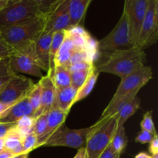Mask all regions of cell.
I'll return each instance as SVG.
<instances>
[{
    "label": "cell",
    "instance_id": "obj_27",
    "mask_svg": "<svg viewBox=\"0 0 158 158\" xmlns=\"http://www.w3.org/2000/svg\"><path fill=\"white\" fill-rule=\"evenodd\" d=\"M9 59L0 60V91L14 76L16 75V73L14 72L11 68Z\"/></svg>",
    "mask_w": 158,
    "mask_h": 158
},
{
    "label": "cell",
    "instance_id": "obj_44",
    "mask_svg": "<svg viewBox=\"0 0 158 158\" xmlns=\"http://www.w3.org/2000/svg\"><path fill=\"white\" fill-rule=\"evenodd\" d=\"M9 2V0H0V11L6 7Z\"/></svg>",
    "mask_w": 158,
    "mask_h": 158
},
{
    "label": "cell",
    "instance_id": "obj_13",
    "mask_svg": "<svg viewBox=\"0 0 158 158\" xmlns=\"http://www.w3.org/2000/svg\"><path fill=\"white\" fill-rule=\"evenodd\" d=\"M42 87V96H41V106L40 110L35 114V118L38 117L44 113H48L49 110L54 106L56 100V88L54 85L52 80L47 76H43L40 80Z\"/></svg>",
    "mask_w": 158,
    "mask_h": 158
},
{
    "label": "cell",
    "instance_id": "obj_28",
    "mask_svg": "<svg viewBox=\"0 0 158 158\" xmlns=\"http://www.w3.org/2000/svg\"><path fill=\"white\" fill-rule=\"evenodd\" d=\"M41 96L42 87L40 83L38 82L37 83H35V86L28 96V99H29V101L32 106V110H33L34 118L41 106Z\"/></svg>",
    "mask_w": 158,
    "mask_h": 158
},
{
    "label": "cell",
    "instance_id": "obj_30",
    "mask_svg": "<svg viewBox=\"0 0 158 158\" xmlns=\"http://www.w3.org/2000/svg\"><path fill=\"white\" fill-rule=\"evenodd\" d=\"M47 117L48 113H44L35 118V123L32 127V132L34 133L37 137V141L39 139L41 138L46 131V125H47Z\"/></svg>",
    "mask_w": 158,
    "mask_h": 158
},
{
    "label": "cell",
    "instance_id": "obj_7",
    "mask_svg": "<svg viewBox=\"0 0 158 158\" xmlns=\"http://www.w3.org/2000/svg\"><path fill=\"white\" fill-rule=\"evenodd\" d=\"M134 46L130 40L128 19L124 10L118 23L106 36L97 42V49L103 53L125 50Z\"/></svg>",
    "mask_w": 158,
    "mask_h": 158
},
{
    "label": "cell",
    "instance_id": "obj_45",
    "mask_svg": "<svg viewBox=\"0 0 158 158\" xmlns=\"http://www.w3.org/2000/svg\"><path fill=\"white\" fill-rule=\"evenodd\" d=\"M5 150V142L4 139L0 138V153Z\"/></svg>",
    "mask_w": 158,
    "mask_h": 158
},
{
    "label": "cell",
    "instance_id": "obj_41",
    "mask_svg": "<svg viewBox=\"0 0 158 158\" xmlns=\"http://www.w3.org/2000/svg\"><path fill=\"white\" fill-rule=\"evenodd\" d=\"M73 158H86V149L85 148H80L78 150L77 154L75 155V157Z\"/></svg>",
    "mask_w": 158,
    "mask_h": 158
},
{
    "label": "cell",
    "instance_id": "obj_3",
    "mask_svg": "<svg viewBox=\"0 0 158 158\" xmlns=\"http://www.w3.org/2000/svg\"><path fill=\"white\" fill-rule=\"evenodd\" d=\"M118 114L105 119H99L95 129L89 134L86 140V158H99L110 144L117 127Z\"/></svg>",
    "mask_w": 158,
    "mask_h": 158
},
{
    "label": "cell",
    "instance_id": "obj_4",
    "mask_svg": "<svg viewBox=\"0 0 158 158\" xmlns=\"http://www.w3.org/2000/svg\"><path fill=\"white\" fill-rule=\"evenodd\" d=\"M9 60L11 68L15 73L29 74L39 78L43 77V67L35 50V42L15 48Z\"/></svg>",
    "mask_w": 158,
    "mask_h": 158
},
{
    "label": "cell",
    "instance_id": "obj_6",
    "mask_svg": "<svg viewBox=\"0 0 158 158\" xmlns=\"http://www.w3.org/2000/svg\"><path fill=\"white\" fill-rule=\"evenodd\" d=\"M97 125V123H95L89 127L71 130L63 123L47 139L43 146L66 147L78 150L85 148L89 134Z\"/></svg>",
    "mask_w": 158,
    "mask_h": 158
},
{
    "label": "cell",
    "instance_id": "obj_35",
    "mask_svg": "<svg viewBox=\"0 0 158 158\" xmlns=\"http://www.w3.org/2000/svg\"><path fill=\"white\" fill-rule=\"evenodd\" d=\"M94 64V63H87V62H80V63H74V64L70 65L67 66L69 73L74 72H80V71H85L89 70L91 68V66Z\"/></svg>",
    "mask_w": 158,
    "mask_h": 158
},
{
    "label": "cell",
    "instance_id": "obj_18",
    "mask_svg": "<svg viewBox=\"0 0 158 158\" xmlns=\"http://www.w3.org/2000/svg\"><path fill=\"white\" fill-rule=\"evenodd\" d=\"M26 116L33 117V110L28 97L15 103L12 106L9 114L5 118L0 120L2 123H15L20 118Z\"/></svg>",
    "mask_w": 158,
    "mask_h": 158
},
{
    "label": "cell",
    "instance_id": "obj_37",
    "mask_svg": "<svg viewBox=\"0 0 158 158\" xmlns=\"http://www.w3.org/2000/svg\"><path fill=\"white\" fill-rule=\"evenodd\" d=\"M15 127V123H2L0 122V138L4 139L8 133Z\"/></svg>",
    "mask_w": 158,
    "mask_h": 158
},
{
    "label": "cell",
    "instance_id": "obj_1",
    "mask_svg": "<svg viewBox=\"0 0 158 158\" xmlns=\"http://www.w3.org/2000/svg\"><path fill=\"white\" fill-rule=\"evenodd\" d=\"M146 57L143 49L134 46L125 50L104 53V59L95 66L99 73H106L123 79L144 66Z\"/></svg>",
    "mask_w": 158,
    "mask_h": 158
},
{
    "label": "cell",
    "instance_id": "obj_9",
    "mask_svg": "<svg viewBox=\"0 0 158 158\" xmlns=\"http://www.w3.org/2000/svg\"><path fill=\"white\" fill-rule=\"evenodd\" d=\"M35 86L30 78L22 75L14 76L0 91V102L12 106L29 96Z\"/></svg>",
    "mask_w": 158,
    "mask_h": 158
},
{
    "label": "cell",
    "instance_id": "obj_36",
    "mask_svg": "<svg viewBox=\"0 0 158 158\" xmlns=\"http://www.w3.org/2000/svg\"><path fill=\"white\" fill-rule=\"evenodd\" d=\"M155 134H153L152 133H150L148 131H143L142 130L138 134H137V137L135 139V141L137 143H142V144H145V143H149L152 140L153 137Z\"/></svg>",
    "mask_w": 158,
    "mask_h": 158
},
{
    "label": "cell",
    "instance_id": "obj_19",
    "mask_svg": "<svg viewBox=\"0 0 158 158\" xmlns=\"http://www.w3.org/2000/svg\"><path fill=\"white\" fill-rule=\"evenodd\" d=\"M77 49H80L77 48L74 44L72 39L69 36L66 30V34H65V38L60 46V49L58 51L55 60V66H67L69 60L73 52L77 51Z\"/></svg>",
    "mask_w": 158,
    "mask_h": 158
},
{
    "label": "cell",
    "instance_id": "obj_46",
    "mask_svg": "<svg viewBox=\"0 0 158 158\" xmlns=\"http://www.w3.org/2000/svg\"><path fill=\"white\" fill-rule=\"evenodd\" d=\"M12 158H29V154H19V155H15Z\"/></svg>",
    "mask_w": 158,
    "mask_h": 158
},
{
    "label": "cell",
    "instance_id": "obj_22",
    "mask_svg": "<svg viewBox=\"0 0 158 158\" xmlns=\"http://www.w3.org/2000/svg\"><path fill=\"white\" fill-rule=\"evenodd\" d=\"M138 93V90L134 91V92L128 94L125 97L120 98V100H117V101L114 102L112 103H109L106 107V109L103 110L100 119H105L107 118V117H113L116 114H118L126 105H127L131 100H134L137 97Z\"/></svg>",
    "mask_w": 158,
    "mask_h": 158
},
{
    "label": "cell",
    "instance_id": "obj_34",
    "mask_svg": "<svg viewBox=\"0 0 158 158\" xmlns=\"http://www.w3.org/2000/svg\"><path fill=\"white\" fill-rule=\"evenodd\" d=\"M15 52V49L9 44L0 33V60L9 59Z\"/></svg>",
    "mask_w": 158,
    "mask_h": 158
},
{
    "label": "cell",
    "instance_id": "obj_25",
    "mask_svg": "<svg viewBox=\"0 0 158 158\" xmlns=\"http://www.w3.org/2000/svg\"><path fill=\"white\" fill-rule=\"evenodd\" d=\"M140 106V99L137 96L134 100H131L127 105H126L118 114L117 126H123L125 122L138 110Z\"/></svg>",
    "mask_w": 158,
    "mask_h": 158
},
{
    "label": "cell",
    "instance_id": "obj_39",
    "mask_svg": "<svg viewBox=\"0 0 158 158\" xmlns=\"http://www.w3.org/2000/svg\"><path fill=\"white\" fill-rule=\"evenodd\" d=\"M149 151L151 154H158V137L157 134H155L153 137L152 140L150 142Z\"/></svg>",
    "mask_w": 158,
    "mask_h": 158
},
{
    "label": "cell",
    "instance_id": "obj_2",
    "mask_svg": "<svg viewBox=\"0 0 158 158\" xmlns=\"http://www.w3.org/2000/svg\"><path fill=\"white\" fill-rule=\"evenodd\" d=\"M45 14L0 29L2 38L14 49L27 43L35 42L43 32Z\"/></svg>",
    "mask_w": 158,
    "mask_h": 158
},
{
    "label": "cell",
    "instance_id": "obj_16",
    "mask_svg": "<svg viewBox=\"0 0 158 158\" xmlns=\"http://www.w3.org/2000/svg\"><path fill=\"white\" fill-rule=\"evenodd\" d=\"M52 33L43 32L35 41V50L41 63L43 70L47 73L49 66V56Z\"/></svg>",
    "mask_w": 158,
    "mask_h": 158
},
{
    "label": "cell",
    "instance_id": "obj_43",
    "mask_svg": "<svg viewBox=\"0 0 158 158\" xmlns=\"http://www.w3.org/2000/svg\"><path fill=\"white\" fill-rule=\"evenodd\" d=\"M135 158H151V156L146 152H140L136 155Z\"/></svg>",
    "mask_w": 158,
    "mask_h": 158
},
{
    "label": "cell",
    "instance_id": "obj_31",
    "mask_svg": "<svg viewBox=\"0 0 158 158\" xmlns=\"http://www.w3.org/2000/svg\"><path fill=\"white\" fill-rule=\"evenodd\" d=\"M23 154H29L34 149L37 148V137L34 133L30 132L25 136L22 141Z\"/></svg>",
    "mask_w": 158,
    "mask_h": 158
},
{
    "label": "cell",
    "instance_id": "obj_14",
    "mask_svg": "<svg viewBox=\"0 0 158 158\" xmlns=\"http://www.w3.org/2000/svg\"><path fill=\"white\" fill-rule=\"evenodd\" d=\"M67 113L63 112V110L59 109L57 106H53L48 112L47 125H46V131L42 136L41 138L39 139L37 141V148L44 145L47 139L61 126L65 123Z\"/></svg>",
    "mask_w": 158,
    "mask_h": 158
},
{
    "label": "cell",
    "instance_id": "obj_42",
    "mask_svg": "<svg viewBox=\"0 0 158 158\" xmlns=\"http://www.w3.org/2000/svg\"><path fill=\"white\" fill-rule=\"evenodd\" d=\"M14 156L15 154L9 151H6V150H4L0 153V158H12Z\"/></svg>",
    "mask_w": 158,
    "mask_h": 158
},
{
    "label": "cell",
    "instance_id": "obj_11",
    "mask_svg": "<svg viewBox=\"0 0 158 158\" xmlns=\"http://www.w3.org/2000/svg\"><path fill=\"white\" fill-rule=\"evenodd\" d=\"M148 5V0H126L124 2L123 10L127 15L130 40L134 47L137 46Z\"/></svg>",
    "mask_w": 158,
    "mask_h": 158
},
{
    "label": "cell",
    "instance_id": "obj_32",
    "mask_svg": "<svg viewBox=\"0 0 158 158\" xmlns=\"http://www.w3.org/2000/svg\"><path fill=\"white\" fill-rule=\"evenodd\" d=\"M89 69V70L71 73V86H72L73 87L75 88V89H77V90H78L79 89H80L81 86L83 85V83H84L85 81L86 80V79H87Z\"/></svg>",
    "mask_w": 158,
    "mask_h": 158
},
{
    "label": "cell",
    "instance_id": "obj_17",
    "mask_svg": "<svg viewBox=\"0 0 158 158\" xmlns=\"http://www.w3.org/2000/svg\"><path fill=\"white\" fill-rule=\"evenodd\" d=\"M77 89L72 86L61 89H56L54 106H57L63 112L69 114L73 106V102L77 94Z\"/></svg>",
    "mask_w": 158,
    "mask_h": 158
},
{
    "label": "cell",
    "instance_id": "obj_40",
    "mask_svg": "<svg viewBox=\"0 0 158 158\" xmlns=\"http://www.w3.org/2000/svg\"><path fill=\"white\" fill-rule=\"evenodd\" d=\"M12 106L0 102V120L5 118L9 114Z\"/></svg>",
    "mask_w": 158,
    "mask_h": 158
},
{
    "label": "cell",
    "instance_id": "obj_10",
    "mask_svg": "<svg viewBox=\"0 0 158 158\" xmlns=\"http://www.w3.org/2000/svg\"><path fill=\"white\" fill-rule=\"evenodd\" d=\"M69 0H54L47 12L45 13L43 32H54L69 29Z\"/></svg>",
    "mask_w": 158,
    "mask_h": 158
},
{
    "label": "cell",
    "instance_id": "obj_24",
    "mask_svg": "<svg viewBox=\"0 0 158 158\" xmlns=\"http://www.w3.org/2000/svg\"><path fill=\"white\" fill-rule=\"evenodd\" d=\"M128 139L124 126H117L110 142V148L113 151L121 154L126 148Z\"/></svg>",
    "mask_w": 158,
    "mask_h": 158
},
{
    "label": "cell",
    "instance_id": "obj_29",
    "mask_svg": "<svg viewBox=\"0 0 158 158\" xmlns=\"http://www.w3.org/2000/svg\"><path fill=\"white\" fill-rule=\"evenodd\" d=\"M35 118L32 116H26L15 122V128L23 137L32 132V127L35 123Z\"/></svg>",
    "mask_w": 158,
    "mask_h": 158
},
{
    "label": "cell",
    "instance_id": "obj_8",
    "mask_svg": "<svg viewBox=\"0 0 158 158\" xmlns=\"http://www.w3.org/2000/svg\"><path fill=\"white\" fill-rule=\"evenodd\" d=\"M158 40V1L148 0V9L140 29L137 47L146 49Z\"/></svg>",
    "mask_w": 158,
    "mask_h": 158
},
{
    "label": "cell",
    "instance_id": "obj_12",
    "mask_svg": "<svg viewBox=\"0 0 158 158\" xmlns=\"http://www.w3.org/2000/svg\"><path fill=\"white\" fill-rule=\"evenodd\" d=\"M153 78V71L151 66L144 65L127 77L121 79L120 84L109 103H112L128 94L138 90L144 86Z\"/></svg>",
    "mask_w": 158,
    "mask_h": 158
},
{
    "label": "cell",
    "instance_id": "obj_47",
    "mask_svg": "<svg viewBox=\"0 0 158 158\" xmlns=\"http://www.w3.org/2000/svg\"><path fill=\"white\" fill-rule=\"evenodd\" d=\"M151 158H158V154H152V155L151 156Z\"/></svg>",
    "mask_w": 158,
    "mask_h": 158
},
{
    "label": "cell",
    "instance_id": "obj_21",
    "mask_svg": "<svg viewBox=\"0 0 158 158\" xmlns=\"http://www.w3.org/2000/svg\"><path fill=\"white\" fill-rule=\"evenodd\" d=\"M99 74L100 73H99V72L97 71L95 66V63H94V64H93V66H91L90 69H89V74H88L86 80L85 81V83H83V86H81V88L79 89L78 91H77V96H76L75 100H74L73 104H75L77 102L85 99L91 92H92L93 89H94V86H95L96 83H97V81Z\"/></svg>",
    "mask_w": 158,
    "mask_h": 158
},
{
    "label": "cell",
    "instance_id": "obj_15",
    "mask_svg": "<svg viewBox=\"0 0 158 158\" xmlns=\"http://www.w3.org/2000/svg\"><path fill=\"white\" fill-rule=\"evenodd\" d=\"M91 2V0H69V29L82 27L85 21L86 11Z\"/></svg>",
    "mask_w": 158,
    "mask_h": 158
},
{
    "label": "cell",
    "instance_id": "obj_5",
    "mask_svg": "<svg viewBox=\"0 0 158 158\" xmlns=\"http://www.w3.org/2000/svg\"><path fill=\"white\" fill-rule=\"evenodd\" d=\"M43 14L35 0H9L6 8L0 11V29Z\"/></svg>",
    "mask_w": 158,
    "mask_h": 158
},
{
    "label": "cell",
    "instance_id": "obj_20",
    "mask_svg": "<svg viewBox=\"0 0 158 158\" xmlns=\"http://www.w3.org/2000/svg\"><path fill=\"white\" fill-rule=\"evenodd\" d=\"M66 30H62L56 32L52 34V41H51L50 50H49V66H48V71L46 76L49 77L52 80L53 77L54 71H55V60L58 51L63 43L65 38Z\"/></svg>",
    "mask_w": 158,
    "mask_h": 158
},
{
    "label": "cell",
    "instance_id": "obj_33",
    "mask_svg": "<svg viewBox=\"0 0 158 158\" xmlns=\"http://www.w3.org/2000/svg\"><path fill=\"white\" fill-rule=\"evenodd\" d=\"M140 127L143 131H148L153 134H157L154 122L153 120V113L151 110L148 111L143 114V120L140 123Z\"/></svg>",
    "mask_w": 158,
    "mask_h": 158
},
{
    "label": "cell",
    "instance_id": "obj_26",
    "mask_svg": "<svg viewBox=\"0 0 158 158\" xmlns=\"http://www.w3.org/2000/svg\"><path fill=\"white\" fill-rule=\"evenodd\" d=\"M23 139V137L19 134L15 127L8 133L4 138L5 150L12 152L17 147L22 144Z\"/></svg>",
    "mask_w": 158,
    "mask_h": 158
},
{
    "label": "cell",
    "instance_id": "obj_38",
    "mask_svg": "<svg viewBox=\"0 0 158 158\" xmlns=\"http://www.w3.org/2000/svg\"><path fill=\"white\" fill-rule=\"evenodd\" d=\"M120 155H121L120 154L113 151L112 148L109 145L106 148V150L102 153L99 158H120Z\"/></svg>",
    "mask_w": 158,
    "mask_h": 158
},
{
    "label": "cell",
    "instance_id": "obj_23",
    "mask_svg": "<svg viewBox=\"0 0 158 158\" xmlns=\"http://www.w3.org/2000/svg\"><path fill=\"white\" fill-rule=\"evenodd\" d=\"M52 80L56 89L71 86L70 73L68 68L64 66H56Z\"/></svg>",
    "mask_w": 158,
    "mask_h": 158
}]
</instances>
